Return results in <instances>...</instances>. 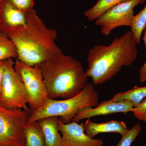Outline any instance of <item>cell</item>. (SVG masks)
Here are the masks:
<instances>
[{"mask_svg":"<svg viewBox=\"0 0 146 146\" xmlns=\"http://www.w3.org/2000/svg\"><path fill=\"white\" fill-rule=\"evenodd\" d=\"M146 27V5L143 9L135 15L130 31L137 44L141 43L142 33Z\"/></svg>","mask_w":146,"mask_h":146,"instance_id":"18","label":"cell"},{"mask_svg":"<svg viewBox=\"0 0 146 146\" xmlns=\"http://www.w3.org/2000/svg\"><path fill=\"white\" fill-rule=\"evenodd\" d=\"M0 94V104L7 109H22L30 111L26 90L23 82L14 68L13 58L5 60Z\"/></svg>","mask_w":146,"mask_h":146,"instance_id":"5","label":"cell"},{"mask_svg":"<svg viewBox=\"0 0 146 146\" xmlns=\"http://www.w3.org/2000/svg\"><path fill=\"white\" fill-rule=\"evenodd\" d=\"M31 112L7 109L0 104V146H25L24 128Z\"/></svg>","mask_w":146,"mask_h":146,"instance_id":"6","label":"cell"},{"mask_svg":"<svg viewBox=\"0 0 146 146\" xmlns=\"http://www.w3.org/2000/svg\"><path fill=\"white\" fill-rule=\"evenodd\" d=\"M18 10L27 13L33 9L34 0H9Z\"/></svg>","mask_w":146,"mask_h":146,"instance_id":"20","label":"cell"},{"mask_svg":"<svg viewBox=\"0 0 146 146\" xmlns=\"http://www.w3.org/2000/svg\"><path fill=\"white\" fill-rule=\"evenodd\" d=\"M128 1L129 0H98L95 5L84 11V15L88 21H96L117 5Z\"/></svg>","mask_w":146,"mask_h":146,"instance_id":"15","label":"cell"},{"mask_svg":"<svg viewBox=\"0 0 146 146\" xmlns=\"http://www.w3.org/2000/svg\"><path fill=\"white\" fill-rule=\"evenodd\" d=\"M14 68L25 84L28 104L31 111L39 109L46 103L49 97L39 65L31 67L16 59Z\"/></svg>","mask_w":146,"mask_h":146,"instance_id":"7","label":"cell"},{"mask_svg":"<svg viewBox=\"0 0 146 146\" xmlns=\"http://www.w3.org/2000/svg\"><path fill=\"white\" fill-rule=\"evenodd\" d=\"M58 124L63 146H103L102 139L91 138L85 133L83 123L79 124L72 121L65 124L59 119Z\"/></svg>","mask_w":146,"mask_h":146,"instance_id":"9","label":"cell"},{"mask_svg":"<svg viewBox=\"0 0 146 146\" xmlns=\"http://www.w3.org/2000/svg\"><path fill=\"white\" fill-rule=\"evenodd\" d=\"M131 31L117 37L110 44L94 46L87 54L86 72L93 84L99 85L112 79L124 66H129L136 60L138 50Z\"/></svg>","mask_w":146,"mask_h":146,"instance_id":"2","label":"cell"},{"mask_svg":"<svg viewBox=\"0 0 146 146\" xmlns=\"http://www.w3.org/2000/svg\"><path fill=\"white\" fill-rule=\"evenodd\" d=\"M98 104V93L93 83H87L81 92L72 98L61 100L49 98L41 108L31 111L27 123L47 117H57L62 122L69 123L79 110Z\"/></svg>","mask_w":146,"mask_h":146,"instance_id":"4","label":"cell"},{"mask_svg":"<svg viewBox=\"0 0 146 146\" xmlns=\"http://www.w3.org/2000/svg\"><path fill=\"white\" fill-rule=\"evenodd\" d=\"M131 112L137 119L146 124V98L138 106L133 108Z\"/></svg>","mask_w":146,"mask_h":146,"instance_id":"21","label":"cell"},{"mask_svg":"<svg viewBox=\"0 0 146 146\" xmlns=\"http://www.w3.org/2000/svg\"><path fill=\"white\" fill-rule=\"evenodd\" d=\"M145 0H129L120 3L96 20L95 24L101 28V32L108 36L120 27L131 26L134 15V7L143 3Z\"/></svg>","mask_w":146,"mask_h":146,"instance_id":"8","label":"cell"},{"mask_svg":"<svg viewBox=\"0 0 146 146\" xmlns=\"http://www.w3.org/2000/svg\"><path fill=\"white\" fill-rule=\"evenodd\" d=\"M38 65L49 98H72L87 83L88 77L82 64L71 56L55 55Z\"/></svg>","mask_w":146,"mask_h":146,"instance_id":"3","label":"cell"},{"mask_svg":"<svg viewBox=\"0 0 146 146\" xmlns=\"http://www.w3.org/2000/svg\"><path fill=\"white\" fill-rule=\"evenodd\" d=\"M143 41L145 46L146 50V27L143 31ZM139 74L140 82H142V83L146 82V59L145 63L140 68Z\"/></svg>","mask_w":146,"mask_h":146,"instance_id":"22","label":"cell"},{"mask_svg":"<svg viewBox=\"0 0 146 146\" xmlns=\"http://www.w3.org/2000/svg\"><path fill=\"white\" fill-rule=\"evenodd\" d=\"M5 65V60L0 61V94H1V88L3 74L4 71Z\"/></svg>","mask_w":146,"mask_h":146,"instance_id":"23","label":"cell"},{"mask_svg":"<svg viewBox=\"0 0 146 146\" xmlns=\"http://www.w3.org/2000/svg\"><path fill=\"white\" fill-rule=\"evenodd\" d=\"M59 119L57 117H49L37 121L43 131L46 146H63L58 128Z\"/></svg>","mask_w":146,"mask_h":146,"instance_id":"13","label":"cell"},{"mask_svg":"<svg viewBox=\"0 0 146 146\" xmlns=\"http://www.w3.org/2000/svg\"><path fill=\"white\" fill-rule=\"evenodd\" d=\"M86 134L94 138L98 134L104 133H116L123 136L129 129L123 121H111L107 122L97 123L88 119L84 123Z\"/></svg>","mask_w":146,"mask_h":146,"instance_id":"12","label":"cell"},{"mask_svg":"<svg viewBox=\"0 0 146 146\" xmlns=\"http://www.w3.org/2000/svg\"><path fill=\"white\" fill-rule=\"evenodd\" d=\"M7 36L16 46L17 59L33 67L55 55L63 53L55 41L57 31L48 28L34 9L27 13V23L11 31Z\"/></svg>","mask_w":146,"mask_h":146,"instance_id":"1","label":"cell"},{"mask_svg":"<svg viewBox=\"0 0 146 146\" xmlns=\"http://www.w3.org/2000/svg\"><path fill=\"white\" fill-rule=\"evenodd\" d=\"M18 58L17 48L7 35L0 31V61Z\"/></svg>","mask_w":146,"mask_h":146,"instance_id":"17","label":"cell"},{"mask_svg":"<svg viewBox=\"0 0 146 146\" xmlns=\"http://www.w3.org/2000/svg\"><path fill=\"white\" fill-rule=\"evenodd\" d=\"M146 98V86H136L126 92L117 93L110 100L113 102L127 101L132 103L135 107Z\"/></svg>","mask_w":146,"mask_h":146,"instance_id":"16","label":"cell"},{"mask_svg":"<svg viewBox=\"0 0 146 146\" xmlns=\"http://www.w3.org/2000/svg\"><path fill=\"white\" fill-rule=\"evenodd\" d=\"M134 107L132 103L127 101L113 102L110 100L99 103L94 107H86L79 110L73 118L72 121L78 123L84 119H90L93 117L123 113L125 115L131 112Z\"/></svg>","mask_w":146,"mask_h":146,"instance_id":"10","label":"cell"},{"mask_svg":"<svg viewBox=\"0 0 146 146\" xmlns=\"http://www.w3.org/2000/svg\"><path fill=\"white\" fill-rule=\"evenodd\" d=\"M142 130V127L139 124H136L123 136L115 146H131L139 136Z\"/></svg>","mask_w":146,"mask_h":146,"instance_id":"19","label":"cell"},{"mask_svg":"<svg viewBox=\"0 0 146 146\" xmlns=\"http://www.w3.org/2000/svg\"><path fill=\"white\" fill-rule=\"evenodd\" d=\"M27 13L18 10L9 0H0V31L7 34L14 29L25 26Z\"/></svg>","mask_w":146,"mask_h":146,"instance_id":"11","label":"cell"},{"mask_svg":"<svg viewBox=\"0 0 146 146\" xmlns=\"http://www.w3.org/2000/svg\"><path fill=\"white\" fill-rule=\"evenodd\" d=\"M25 146H46L44 137L37 121L27 123L24 128Z\"/></svg>","mask_w":146,"mask_h":146,"instance_id":"14","label":"cell"}]
</instances>
